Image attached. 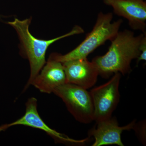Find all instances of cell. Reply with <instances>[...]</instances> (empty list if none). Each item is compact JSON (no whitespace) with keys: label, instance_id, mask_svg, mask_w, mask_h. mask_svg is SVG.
Listing matches in <instances>:
<instances>
[{"label":"cell","instance_id":"52a82bcc","mask_svg":"<svg viewBox=\"0 0 146 146\" xmlns=\"http://www.w3.org/2000/svg\"><path fill=\"white\" fill-rule=\"evenodd\" d=\"M63 63L66 83L88 89L96 83L99 72L96 66L87 58L69 60Z\"/></svg>","mask_w":146,"mask_h":146},{"label":"cell","instance_id":"8992f818","mask_svg":"<svg viewBox=\"0 0 146 146\" xmlns=\"http://www.w3.org/2000/svg\"><path fill=\"white\" fill-rule=\"evenodd\" d=\"M20 125L26 126L43 131L52 138L56 143L82 145L87 140V139L74 140L50 127L39 115L37 111V99L34 97H32L28 100L26 104V111L25 115L13 122L1 126L0 131H4L11 127Z\"/></svg>","mask_w":146,"mask_h":146},{"label":"cell","instance_id":"30bf717a","mask_svg":"<svg viewBox=\"0 0 146 146\" xmlns=\"http://www.w3.org/2000/svg\"><path fill=\"white\" fill-rule=\"evenodd\" d=\"M66 83L63 63L49 57L32 85L41 93L50 94L58 86Z\"/></svg>","mask_w":146,"mask_h":146},{"label":"cell","instance_id":"3957f363","mask_svg":"<svg viewBox=\"0 0 146 146\" xmlns=\"http://www.w3.org/2000/svg\"><path fill=\"white\" fill-rule=\"evenodd\" d=\"M113 14L100 12L93 29L84 40L70 52L63 55L51 54L49 57L63 63L69 60L86 58L89 54L108 40L114 39L119 32L123 21L121 19L112 22Z\"/></svg>","mask_w":146,"mask_h":146},{"label":"cell","instance_id":"9c48e42d","mask_svg":"<svg viewBox=\"0 0 146 146\" xmlns=\"http://www.w3.org/2000/svg\"><path fill=\"white\" fill-rule=\"evenodd\" d=\"M96 127L89 131V135L95 139L92 146L117 145L124 146L121 135L124 131L133 129L136 120L123 126H120L115 117H111L96 123Z\"/></svg>","mask_w":146,"mask_h":146},{"label":"cell","instance_id":"ba28073f","mask_svg":"<svg viewBox=\"0 0 146 146\" xmlns=\"http://www.w3.org/2000/svg\"><path fill=\"white\" fill-rule=\"evenodd\" d=\"M118 16L125 18L132 29L145 32L146 2L144 0H103Z\"/></svg>","mask_w":146,"mask_h":146},{"label":"cell","instance_id":"7a4b0ae2","mask_svg":"<svg viewBox=\"0 0 146 146\" xmlns=\"http://www.w3.org/2000/svg\"><path fill=\"white\" fill-rule=\"evenodd\" d=\"M31 17L23 20L15 18L7 24L12 27L18 35L19 42L20 54L22 57L29 60L30 68V74L28 80L25 86L23 92L26 91L32 85L35 79L38 75L46 64V54L48 47L55 42L65 37L84 33L82 28L75 26L68 33L49 40L38 39L31 33L30 26Z\"/></svg>","mask_w":146,"mask_h":146},{"label":"cell","instance_id":"6da1fadb","mask_svg":"<svg viewBox=\"0 0 146 146\" xmlns=\"http://www.w3.org/2000/svg\"><path fill=\"white\" fill-rule=\"evenodd\" d=\"M145 33L135 36L133 31L129 30L119 31L111 40L107 52L104 55L96 56L92 60L99 75L108 78L116 73L123 75L130 73L131 61L139 56V46Z\"/></svg>","mask_w":146,"mask_h":146},{"label":"cell","instance_id":"8fae6325","mask_svg":"<svg viewBox=\"0 0 146 146\" xmlns=\"http://www.w3.org/2000/svg\"><path fill=\"white\" fill-rule=\"evenodd\" d=\"M140 53L137 58V65L142 60H146V33L143 36L139 46Z\"/></svg>","mask_w":146,"mask_h":146},{"label":"cell","instance_id":"7c38bea8","mask_svg":"<svg viewBox=\"0 0 146 146\" xmlns=\"http://www.w3.org/2000/svg\"><path fill=\"white\" fill-rule=\"evenodd\" d=\"M140 126H138L136 125L138 127L139 129L136 128H133V129H136V131H138V134L139 137H140L141 141L143 142V143H145V131H142V130L145 128V122H143L141 123Z\"/></svg>","mask_w":146,"mask_h":146},{"label":"cell","instance_id":"277c9868","mask_svg":"<svg viewBox=\"0 0 146 146\" xmlns=\"http://www.w3.org/2000/svg\"><path fill=\"white\" fill-rule=\"evenodd\" d=\"M64 102L68 111L79 122L89 124L94 121V108L90 92L75 84L65 83L53 93Z\"/></svg>","mask_w":146,"mask_h":146},{"label":"cell","instance_id":"5b68a950","mask_svg":"<svg viewBox=\"0 0 146 146\" xmlns=\"http://www.w3.org/2000/svg\"><path fill=\"white\" fill-rule=\"evenodd\" d=\"M121 77L120 73H115L109 81L90 91L94 105V121L96 122L112 117L119 102Z\"/></svg>","mask_w":146,"mask_h":146}]
</instances>
